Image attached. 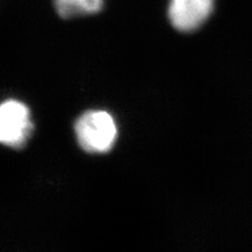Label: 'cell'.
<instances>
[{
	"instance_id": "cell-2",
	"label": "cell",
	"mask_w": 252,
	"mask_h": 252,
	"mask_svg": "<svg viewBox=\"0 0 252 252\" xmlns=\"http://www.w3.org/2000/svg\"><path fill=\"white\" fill-rule=\"evenodd\" d=\"M33 130L29 107L17 100L4 101L0 108V140L2 144L20 148Z\"/></svg>"
},
{
	"instance_id": "cell-4",
	"label": "cell",
	"mask_w": 252,
	"mask_h": 252,
	"mask_svg": "<svg viewBox=\"0 0 252 252\" xmlns=\"http://www.w3.org/2000/svg\"><path fill=\"white\" fill-rule=\"evenodd\" d=\"M55 9L62 18L98 13L103 6V0H54Z\"/></svg>"
},
{
	"instance_id": "cell-3",
	"label": "cell",
	"mask_w": 252,
	"mask_h": 252,
	"mask_svg": "<svg viewBox=\"0 0 252 252\" xmlns=\"http://www.w3.org/2000/svg\"><path fill=\"white\" fill-rule=\"evenodd\" d=\"M216 0H170L168 17L172 27L180 32L195 31L214 11Z\"/></svg>"
},
{
	"instance_id": "cell-1",
	"label": "cell",
	"mask_w": 252,
	"mask_h": 252,
	"mask_svg": "<svg viewBox=\"0 0 252 252\" xmlns=\"http://www.w3.org/2000/svg\"><path fill=\"white\" fill-rule=\"evenodd\" d=\"M75 131L84 151L102 154L110 151L117 140V125L105 110H90L78 118Z\"/></svg>"
}]
</instances>
